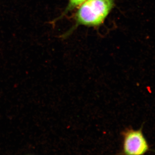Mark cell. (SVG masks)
Masks as SVG:
<instances>
[{
  "label": "cell",
  "instance_id": "2",
  "mask_svg": "<svg viewBox=\"0 0 155 155\" xmlns=\"http://www.w3.org/2000/svg\"><path fill=\"white\" fill-rule=\"evenodd\" d=\"M122 150L125 155L144 154L149 147L141 130L127 129L123 131Z\"/></svg>",
  "mask_w": 155,
  "mask_h": 155
},
{
  "label": "cell",
  "instance_id": "1",
  "mask_svg": "<svg viewBox=\"0 0 155 155\" xmlns=\"http://www.w3.org/2000/svg\"><path fill=\"white\" fill-rule=\"evenodd\" d=\"M116 0H87L74 16L75 25L69 32L79 25L94 27L103 24L114 8Z\"/></svg>",
  "mask_w": 155,
  "mask_h": 155
},
{
  "label": "cell",
  "instance_id": "3",
  "mask_svg": "<svg viewBox=\"0 0 155 155\" xmlns=\"http://www.w3.org/2000/svg\"><path fill=\"white\" fill-rule=\"evenodd\" d=\"M86 1L87 0H68V5L64 10V13L61 15V17L58 18L57 19L62 18L70 11L79 7Z\"/></svg>",
  "mask_w": 155,
  "mask_h": 155
}]
</instances>
